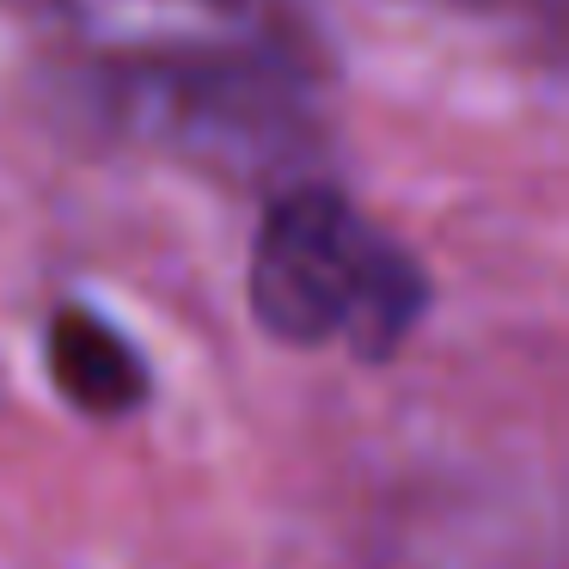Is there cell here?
<instances>
[{"mask_svg":"<svg viewBox=\"0 0 569 569\" xmlns=\"http://www.w3.org/2000/svg\"><path fill=\"white\" fill-rule=\"evenodd\" d=\"M251 312L276 343H349L361 361H386L429 312V282L349 197L295 184L270 202L251 246Z\"/></svg>","mask_w":569,"mask_h":569,"instance_id":"obj_1","label":"cell"},{"mask_svg":"<svg viewBox=\"0 0 569 569\" xmlns=\"http://www.w3.org/2000/svg\"><path fill=\"white\" fill-rule=\"evenodd\" d=\"M99 92L129 136L239 178L282 172L312 141L300 80L258 50L136 56L104 68Z\"/></svg>","mask_w":569,"mask_h":569,"instance_id":"obj_2","label":"cell"},{"mask_svg":"<svg viewBox=\"0 0 569 569\" xmlns=\"http://www.w3.org/2000/svg\"><path fill=\"white\" fill-rule=\"evenodd\" d=\"M50 380L87 417H123L153 386L141 349L92 307H62L50 319Z\"/></svg>","mask_w":569,"mask_h":569,"instance_id":"obj_3","label":"cell"},{"mask_svg":"<svg viewBox=\"0 0 569 569\" xmlns=\"http://www.w3.org/2000/svg\"><path fill=\"white\" fill-rule=\"evenodd\" d=\"M0 7H19V13H50V7H62V0H0Z\"/></svg>","mask_w":569,"mask_h":569,"instance_id":"obj_4","label":"cell"},{"mask_svg":"<svg viewBox=\"0 0 569 569\" xmlns=\"http://www.w3.org/2000/svg\"><path fill=\"white\" fill-rule=\"evenodd\" d=\"M202 7H233V0H202Z\"/></svg>","mask_w":569,"mask_h":569,"instance_id":"obj_5","label":"cell"}]
</instances>
